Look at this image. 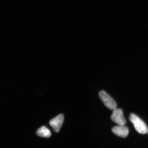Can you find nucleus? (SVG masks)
I'll use <instances>...</instances> for the list:
<instances>
[{"label":"nucleus","instance_id":"1","mask_svg":"<svg viewBox=\"0 0 148 148\" xmlns=\"http://www.w3.org/2000/svg\"><path fill=\"white\" fill-rule=\"evenodd\" d=\"M129 119L137 132L141 134H145L147 132L148 129L147 125L136 115L130 114Z\"/></svg>","mask_w":148,"mask_h":148},{"label":"nucleus","instance_id":"5","mask_svg":"<svg viewBox=\"0 0 148 148\" xmlns=\"http://www.w3.org/2000/svg\"><path fill=\"white\" fill-rule=\"evenodd\" d=\"M112 132L121 138H126L129 133V129L124 125H119L112 128Z\"/></svg>","mask_w":148,"mask_h":148},{"label":"nucleus","instance_id":"2","mask_svg":"<svg viewBox=\"0 0 148 148\" xmlns=\"http://www.w3.org/2000/svg\"><path fill=\"white\" fill-rule=\"evenodd\" d=\"M99 96L105 106L108 108L113 110L116 108V102L106 91L104 90L100 91L99 92Z\"/></svg>","mask_w":148,"mask_h":148},{"label":"nucleus","instance_id":"3","mask_svg":"<svg viewBox=\"0 0 148 148\" xmlns=\"http://www.w3.org/2000/svg\"><path fill=\"white\" fill-rule=\"evenodd\" d=\"M111 120L119 125H125L126 121L123 116V112L121 109L116 108L113 110L111 116Z\"/></svg>","mask_w":148,"mask_h":148},{"label":"nucleus","instance_id":"6","mask_svg":"<svg viewBox=\"0 0 148 148\" xmlns=\"http://www.w3.org/2000/svg\"><path fill=\"white\" fill-rule=\"evenodd\" d=\"M36 133L38 136L42 138H49L51 135L49 130L45 126H42L39 128Z\"/></svg>","mask_w":148,"mask_h":148},{"label":"nucleus","instance_id":"4","mask_svg":"<svg viewBox=\"0 0 148 148\" xmlns=\"http://www.w3.org/2000/svg\"><path fill=\"white\" fill-rule=\"evenodd\" d=\"M64 121V116L62 114H60L51 120L49 123L55 132H58L62 127Z\"/></svg>","mask_w":148,"mask_h":148},{"label":"nucleus","instance_id":"7","mask_svg":"<svg viewBox=\"0 0 148 148\" xmlns=\"http://www.w3.org/2000/svg\"></svg>","mask_w":148,"mask_h":148}]
</instances>
